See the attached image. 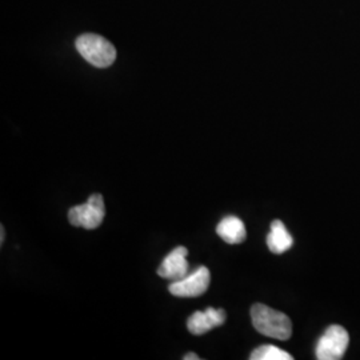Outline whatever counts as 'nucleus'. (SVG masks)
I'll return each instance as SVG.
<instances>
[{
	"label": "nucleus",
	"instance_id": "obj_1",
	"mask_svg": "<svg viewBox=\"0 0 360 360\" xmlns=\"http://www.w3.org/2000/svg\"><path fill=\"white\" fill-rule=\"evenodd\" d=\"M252 324L257 333L278 340H288L292 334L291 319L281 311L257 303L251 309Z\"/></svg>",
	"mask_w": 360,
	"mask_h": 360
},
{
	"label": "nucleus",
	"instance_id": "obj_2",
	"mask_svg": "<svg viewBox=\"0 0 360 360\" xmlns=\"http://www.w3.org/2000/svg\"><path fill=\"white\" fill-rule=\"evenodd\" d=\"M77 50L90 65L98 68L110 67L115 62L116 50L112 43L95 34H84L79 37Z\"/></svg>",
	"mask_w": 360,
	"mask_h": 360
},
{
	"label": "nucleus",
	"instance_id": "obj_3",
	"mask_svg": "<svg viewBox=\"0 0 360 360\" xmlns=\"http://www.w3.org/2000/svg\"><path fill=\"white\" fill-rule=\"evenodd\" d=\"M105 208L101 193H94L84 205L72 207L68 211V221L75 227L95 230L103 223Z\"/></svg>",
	"mask_w": 360,
	"mask_h": 360
},
{
	"label": "nucleus",
	"instance_id": "obj_4",
	"mask_svg": "<svg viewBox=\"0 0 360 360\" xmlns=\"http://www.w3.org/2000/svg\"><path fill=\"white\" fill-rule=\"evenodd\" d=\"M349 336L342 326H331L316 345V358L319 360L342 359L347 351Z\"/></svg>",
	"mask_w": 360,
	"mask_h": 360
},
{
	"label": "nucleus",
	"instance_id": "obj_5",
	"mask_svg": "<svg viewBox=\"0 0 360 360\" xmlns=\"http://www.w3.org/2000/svg\"><path fill=\"white\" fill-rule=\"evenodd\" d=\"M210 281H211L210 270L205 266H200L199 269L188 274L181 281L172 282L169 284L168 290L172 295L178 297H198L203 295L208 290Z\"/></svg>",
	"mask_w": 360,
	"mask_h": 360
},
{
	"label": "nucleus",
	"instance_id": "obj_6",
	"mask_svg": "<svg viewBox=\"0 0 360 360\" xmlns=\"http://www.w3.org/2000/svg\"><path fill=\"white\" fill-rule=\"evenodd\" d=\"M187 257H188V250L186 247L183 245L176 247L168 254L167 257H165V260L158 269V275L172 282L181 281L190 274Z\"/></svg>",
	"mask_w": 360,
	"mask_h": 360
},
{
	"label": "nucleus",
	"instance_id": "obj_7",
	"mask_svg": "<svg viewBox=\"0 0 360 360\" xmlns=\"http://www.w3.org/2000/svg\"><path fill=\"white\" fill-rule=\"evenodd\" d=\"M226 322L224 309L208 307L206 311H196L188 318L187 328L193 335L207 334L212 328L221 326Z\"/></svg>",
	"mask_w": 360,
	"mask_h": 360
},
{
	"label": "nucleus",
	"instance_id": "obj_8",
	"mask_svg": "<svg viewBox=\"0 0 360 360\" xmlns=\"http://www.w3.org/2000/svg\"><path fill=\"white\" fill-rule=\"evenodd\" d=\"M217 233L229 245H240L245 240V223L236 217H226L217 227Z\"/></svg>",
	"mask_w": 360,
	"mask_h": 360
},
{
	"label": "nucleus",
	"instance_id": "obj_9",
	"mask_svg": "<svg viewBox=\"0 0 360 360\" xmlns=\"http://www.w3.org/2000/svg\"><path fill=\"white\" fill-rule=\"evenodd\" d=\"M267 245L271 252L283 254L294 245V238L287 231L283 221L275 220L271 223V231L267 236Z\"/></svg>",
	"mask_w": 360,
	"mask_h": 360
},
{
	"label": "nucleus",
	"instance_id": "obj_10",
	"mask_svg": "<svg viewBox=\"0 0 360 360\" xmlns=\"http://www.w3.org/2000/svg\"><path fill=\"white\" fill-rule=\"evenodd\" d=\"M251 360H292V356L285 352L283 349H281L276 346L272 345H266V346H260L255 351H252Z\"/></svg>",
	"mask_w": 360,
	"mask_h": 360
},
{
	"label": "nucleus",
	"instance_id": "obj_11",
	"mask_svg": "<svg viewBox=\"0 0 360 360\" xmlns=\"http://www.w3.org/2000/svg\"><path fill=\"white\" fill-rule=\"evenodd\" d=\"M184 360H199L200 358L196 355V354H193V352H190V354H186L184 355V358H183Z\"/></svg>",
	"mask_w": 360,
	"mask_h": 360
},
{
	"label": "nucleus",
	"instance_id": "obj_12",
	"mask_svg": "<svg viewBox=\"0 0 360 360\" xmlns=\"http://www.w3.org/2000/svg\"><path fill=\"white\" fill-rule=\"evenodd\" d=\"M0 231H1V238H0V242H1V245H3V242H4V227H3V226H1Z\"/></svg>",
	"mask_w": 360,
	"mask_h": 360
}]
</instances>
